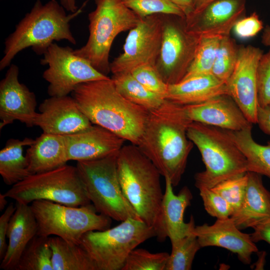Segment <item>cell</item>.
<instances>
[{"label": "cell", "instance_id": "obj_7", "mask_svg": "<svg viewBox=\"0 0 270 270\" xmlns=\"http://www.w3.org/2000/svg\"><path fill=\"white\" fill-rule=\"evenodd\" d=\"M118 153L100 159L77 162L79 176L98 213L118 222L128 218L142 220L122 190L117 172Z\"/></svg>", "mask_w": 270, "mask_h": 270}, {"label": "cell", "instance_id": "obj_26", "mask_svg": "<svg viewBox=\"0 0 270 270\" xmlns=\"http://www.w3.org/2000/svg\"><path fill=\"white\" fill-rule=\"evenodd\" d=\"M34 140L30 138L22 140L10 138L0 150V174L6 185L13 186L30 175L23 148L25 146H30Z\"/></svg>", "mask_w": 270, "mask_h": 270}, {"label": "cell", "instance_id": "obj_29", "mask_svg": "<svg viewBox=\"0 0 270 270\" xmlns=\"http://www.w3.org/2000/svg\"><path fill=\"white\" fill-rule=\"evenodd\" d=\"M111 78L122 96L148 110L158 108L164 100L163 97L144 87L130 72L113 74Z\"/></svg>", "mask_w": 270, "mask_h": 270}, {"label": "cell", "instance_id": "obj_5", "mask_svg": "<svg viewBox=\"0 0 270 270\" xmlns=\"http://www.w3.org/2000/svg\"><path fill=\"white\" fill-rule=\"evenodd\" d=\"M186 134L198 149L206 167L194 175L198 189L212 188L221 182L248 172L246 158L227 130L192 122Z\"/></svg>", "mask_w": 270, "mask_h": 270}, {"label": "cell", "instance_id": "obj_17", "mask_svg": "<svg viewBox=\"0 0 270 270\" xmlns=\"http://www.w3.org/2000/svg\"><path fill=\"white\" fill-rule=\"evenodd\" d=\"M34 126L43 132L65 136L90 127L92 124L83 114L72 96H50L39 106Z\"/></svg>", "mask_w": 270, "mask_h": 270}, {"label": "cell", "instance_id": "obj_22", "mask_svg": "<svg viewBox=\"0 0 270 270\" xmlns=\"http://www.w3.org/2000/svg\"><path fill=\"white\" fill-rule=\"evenodd\" d=\"M16 205L6 234V250L0 266L4 270H16L25 248L37 234V222L30 205L17 202Z\"/></svg>", "mask_w": 270, "mask_h": 270}, {"label": "cell", "instance_id": "obj_48", "mask_svg": "<svg viewBox=\"0 0 270 270\" xmlns=\"http://www.w3.org/2000/svg\"><path fill=\"white\" fill-rule=\"evenodd\" d=\"M7 198L5 196L4 194H0V211L4 210L8 204Z\"/></svg>", "mask_w": 270, "mask_h": 270}, {"label": "cell", "instance_id": "obj_40", "mask_svg": "<svg viewBox=\"0 0 270 270\" xmlns=\"http://www.w3.org/2000/svg\"><path fill=\"white\" fill-rule=\"evenodd\" d=\"M264 28L262 20L256 12H254L238 20L232 30L238 38L247 39L256 36Z\"/></svg>", "mask_w": 270, "mask_h": 270}, {"label": "cell", "instance_id": "obj_14", "mask_svg": "<svg viewBox=\"0 0 270 270\" xmlns=\"http://www.w3.org/2000/svg\"><path fill=\"white\" fill-rule=\"evenodd\" d=\"M262 54L259 48L251 45L239 46L234 70L226 84L228 95L252 124H256L257 121L256 70Z\"/></svg>", "mask_w": 270, "mask_h": 270}, {"label": "cell", "instance_id": "obj_8", "mask_svg": "<svg viewBox=\"0 0 270 270\" xmlns=\"http://www.w3.org/2000/svg\"><path fill=\"white\" fill-rule=\"evenodd\" d=\"M156 236L154 229L143 221L128 218L114 228L86 232L80 245L96 270H122L130 252Z\"/></svg>", "mask_w": 270, "mask_h": 270}, {"label": "cell", "instance_id": "obj_35", "mask_svg": "<svg viewBox=\"0 0 270 270\" xmlns=\"http://www.w3.org/2000/svg\"><path fill=\"white\" fill-rule=\"evenodd\" d=\"M124 4L141 18L162 14L185 18L184 12L170 0H122Z\"/></svg>", "mask_w": 270, "mask_h": 270}, {"label": "cell", "instance_id": "obj_18", "mask_svg": "<svg viewBox=\"0 0 270 270\" xmlns=\"http://www.w3.org/2000/svg\"><path fill=\"white\" fill-rule=\"evenodd\" d=\"M64 138L68 161H88L106 157L118 153L126 141L96 124Z\"/></svg>", "mask_w": 270, "mask_h": 270}, {"label": "cell", "instance_id": "obj_1", "mask_svg": "<svg viewBox=\"0 0 270 270\" xmlns=\"http://www.w3.org/2000/svg\"><path fill=\"white\" fill-rule=\"evenodd\" d=\"M192 122L182 106L164 100L150 110L136 145L173 186L179 184L194 144L186 134Z\"/></svg>", "mask_w": 270, "mask_h": 270}, {"label": "cell", "instance_id": "obj_12", "mask_svg": "<svg viewBox=\"0 0 270 270\" xmlns=\"http://www.w3.org/2000/svg\"><path fill=\"white\" fill-rule=\"evenodd\" d=\"M40 60L48 65L43 78L48 83V93L50 96H68L82 83L110 78L97 70L86 59L74 52L69 46L52 44Z\"/></svg>", "mask_w": 270, "mask_h": 270}, {"label": "cell", "instance_id": "obj_44", "mask_svg": "<svg viewBox=\"0 0 270 270\" xmlns=\"http://www.w3.org/2000/svg\"><path fill=\"white\" fill-rule=\"evenodd\" d=\"M184 12L185 18L189 16L194 11V0H170Z\"/></svg>", "mask_w": 270, "mask_h": 270}, {"label": "cell", "instance_id": "obj_47", "mask_svg": "<svg viewBox=\"0 0 270 270\" xmlns=\"http://www.w3.org/2000/svg\"><path fill=\"white\" fill-rule=\"evenodd\" d=\"M262 43L270 48V26L267 25L264 28L262 36Z\"/></svg>", "mask_w": 270, "mask_h": 270}, {"label": "cell", "instance_id": "obj_45", "mask_svg": "<svg viewBox=\"0 0 270 270\" xmlns=\"http://www.w3.org/2000/svg\"><path fill=\"white\" fill-rule=\"evenodd\" d=\"M216 0H194V11L187 18L199 14L208 5Z\"/></svg>", "mask_w": 270, "mask_h": 270}, {"label": "cell", "instance_id": "obj_20", "mask_svg": "<svg viewBox=\"0 0 270 270\" xmlns=\"http://www.w3.org/2000/svg\"><path fill=\"white\" fill-rule=\"evenodd\" d=\"M192 232L201 248L216 246L227 249L236 254L244 264H250L252 254L258 252L250 235L242 232L230 217L217 219L210 226L204 224L195 226Z\"/></svg>", "mask_w": 270, "mask_h": 270}, {"label": "cell", "instance_id": "obj_11", "mask_svg": "<svg viewBox=\"0 0 270 270\" xmlns=\"http://www.w3.org/2000/svg\"><path fill=\"white\" fill-rule=\"evenodd\" d=\"M200 40L187 29L185 18L163 14L162 44L155 66L166 84L183 79Z\"/></svg>", "mask_w": 270, "mask_h": 270}, {"label": "cell", "instance_id": "obj_43", "mask_svg": "<svg viewBox=\"0 0 270 270\" xmlns=\"http://www.w3.org/2000/svg\"><path fill=\"white\" fill-rule=\"evenodd\" d=\"M256 124L265 134L270 136V104L258 106Z\"/></svg>", "mask_w": 270, "mask_h": 270}, {"label": "cell", "instance_id": "obj_28", "mask_svg": "<svg viewBox=\"0 0 270 270\" xmlns=\"http://www.w3.org/2000/svg\"><path fill=\"white\" fill-rule=\"evenodd\" d=\"M52 250L53 270H96L86 250L80 244H70L57 236L48 238Z\"/></svg>", "mask_w": 270, "mask_h": 270}, {"label": "cell", "instance_id": "obj_31", "mask_svg": "<svg viewBox=\"0 0 270 270\" xmlns=\"http://www.w3.org/2000/svg\"><path fill=\"white\" fill-rule=\"evenodd\" d=\"M172 252L164 270H190L198 251L202 248L196 236L192 232L171 242Z\"/></svg>", "mask_w": 270, "mask_h": 270}, {"label": "cell", "instance_id": "obj_39", "mask_svg": "<svg viewBox=\"0 0 270 270\" xmlns=\"http://www.w3.org/2000/svg\"><path fill=\"white\" fill-rule=\"evenodd\" d=\"M258 106L270 104V49L262 54L256 70Z\"/></svg>", "mask_w": 270, "mask_h": 270}, {"label": "cell", "instance_id": "obj_6", "mask_svg": "<svg viewBox=\"0 0 270 270\" xmlns=\"http://www.w3.org/2000/svg\"><path fill=\"white\" fill-rule=\"evenodd\" d=\"M96 8L88 14L89 36L86 44L74 53L99 72H110L109 55L114 40L120 33L134 28L142 19L122 0H94Z\"/></svg>", "mask_w": 270, "mask_h": 270}, {"label": "cell", "instance_id": "obj_2", "mask_svg": "<svg viewBox=\"0 0 270 270\" xmlns=\"http://www.w3.org/2000/svg\"><path fill=\"white\" fill-rule=\"evenodd\" d=\"M71 94L92 124L137 145L150 110L122 96L111 78L82 83Z\"/></svg>", "mask_w": 270, "mask_h": 270}, {"label": "cell", "instance_id": "obj_38", "mask_svg": "<svg viewBox=\"0 0 270 270\" xmlns=\"http://www.w3.org/2000/svg\"><path fill=\"white\" fill-rule=\"evenodd\" d=\"M198 190L204 208L210 215L217 219H225L232 216V208L220 194L212 188H203Z\"/></svg>", "mask_w": 270, "mask_h": 270}, {"label": "cell", "instance_id": "obj_19", "mask_svg": "<svg viewBox=\"0 0 270 270\" xmlns=\"http://www.w3.org/2000/svg\"><path fill=\"white\" fill-rule=\"evenodd\" d=\"M165 190L161 204L156 237L159 242L168 238L170 242L192 234L195 228L194 220L191 216L188 222H184V213L190 204L192 194L187 186L183 187L178 194L173 191L172 185L166 178Z\"/></svg>", "mask_w": 270, "mask_h": 270}, {"label": "cell", "instance_id": "obj_15", "mask_svg": "<svg viewBox=\"0 0 270 270\" xmlns=\"http://www.w3.org/2000/svg\"><path fill=\"white\" fill-rule=\"evenodd\" d=\"M18 74V67L12 64L0 82V130L15 120L32 127L38 114L36 96L20 82Z\"/></svg>", "mask_w": 270, "mask_h": 270}, {"label": "cell", "instance_id": "obj_16", "mask_svg": "<svg viewBox=\"0 0 270 270\" xmlns=\"http://www.w3.org/2000/svg\"><path fill=\"white\" fill-rule=\"evenodd\" d=\"M246 4V0H217L199 14L185 18L186 27L200 39L229 36L244 16Z\"/></svg>", "mask_w": 270, "mask_h": 270}, {"label": "cell", "instance_id": "obj_42", "mask_svg": "<svg viewBox=\"0 0 270 270\" xmlns=\"http://www.w3.org/2000/svg\"><path fill=\"white\" fill-rule=\"evenodd\" d=\"M252 228L254 232L250 235L254 242L265 241L270 244V217L262 220Z\"/></svg>", "mask_w": 270, "mask_h": 270}, {"label": "cell", "instance_id": "obj_4", "mask_svg": "<svg viewBox=\"0 0 270 270\" xmlns=\"http://www.w3.org/2000/svg\"><path fill=\"white\" fill-rule=\"evenodd\" d=\"M118 175L122 192L144 223L156 232L164 193L160 174L153 163L131 144L117 154Z\"/></svg>", "mask_w": 270, "mask_h": 270}, {"label": "cell", "instance_id": "obj_3", "mask_svg": "<svg viewBox=\"0 0 270 270\" xmlns=\"http://www.w3.org/2000/svg\"><path fill=\"white\" fill-rule=\"evenodd\" d=\"M81 12L82 8L66 14L64 8L56 0L44 4L36 0L30 12L6 39L0 70L10 66L14 56L26 48L31 47L36 54H44L54 41L66 40L76 44L70 24Z\"/></svg>", "mask_w": 270, "mask_h": 270}, {"label": "cell", "instance_id": "obj_9", "mask_svg": "<svg viewBox=\"0 0 270 270\" xmlns=\"http://www.w3.org/2000/svg\"><path fill=\"white\" fill-rule=\"evenodd\" d=\"M16 202L30 204L37 200L78 207L92 204L77 168L65 164L54 170L30 174L4 194Z\"/></svg>", "mask_w": 270, "mask_h": 270}, {"label": "cell", "instance_id": "obj_24", "mask_svg": "<svg viewBox=\"0 0 270 270\" xmlns=\"http://www.w3.org/2000/svg\"><path fill=\"white\" fill-rule=\"evenodd\" d=\"M248 183L242 204L230 218L240 230L253 228L270 217V192L264 186L262 175L247 172Z\"/></svg>", "mask_w": 270, "mask_h": 270}, {"label": "cell", "instance_id": "obj_23", "mask_svg": "<svg viewBox=\"0 0 270 270\" xmlns=\"http://www.w3.org/2000/svg\"><path fill=\"white\" fill-rule=\"evenodd\" d=\"M222 94H228L226 84L210 74L168 84L164 100L186 106L204 102Z\"/></svg>", "mask_w": 270, "mask_h": 270}, {"label": "cell", "instance_id": "obj_36", "mask_svg": "<svg viewBox=\"0 0 270 270\" xmlns=\"http://www.w3.org/2000/svg\"><path fill=\"white\" fill-rule=\"evenodd\" d=\"M248 183V175L246 172L242 176L221 182L212 189L228 203L232 210L233 214L242 204Z\"/></svg>", "mask_w": 270, "mask_h": 270}, {"label": "cell", "instance_id": "obj_13", "mask_svg": "<svg viewBox=\"0 0 270 270\" xmlns=\"http://www.w3.org/2000/svg\"><path fill=\"white\" fill-rule=\"evenodd\" d=\"M163 32V14L142 18L130 30L123 52L110 64L112 74L130 72L142 64L155 66L159 56Z\"/></svg>", "mask_w": 270, "mask_h": 270}, {"label": "cell", "instance_id": "obj_25", "mask_svg": "<svg viewBox=\"0 0 270 270\" xmlns=\"http://www.w3.org/2000/svg\"><path fill=\"white\" fill-rule=\"evenodd\" d=\"M29 146L25 156L30 174L54 170L68 162L64 136L42 132Z\"/></svg>", "mask_w": 270, "mask_h": 270}, {"label": "cell", "instance_id": "obj_46", "mask_svg": "<svg viewBox=\"0 0 270 270\" xmlns=\"http://www.w3.org/2000/svg\"><path fill=\"white\" fill-rule=\"evenodd\" d=\"M76 1V0H60V4L66 11L73 13L78 10Z\"/></svg>", "mask_w": 270, "mask_h": 270}, {"label": "cell", "instance_id": "obj_32", "mask_svg": "<svg viewBox=\"0 0 270 270\" xmlns=\"http://www.w3.org/2000/svg\"><path fill=\"white\" fill-rule=\"evenodd\" d=\"M238 48L230 36L220 38L211 74L226 84L234 70Z\"/></svg>", "mask_w": 270, "mask_h": 270}, {"label": "cell", "instance_id": "obj_37", "mask_svg": "<svg viewBox=\"0 0 270 270\" xmlns=\"http://www.w3.org/2000/svg\"><path fill=\"white\" fill-rule=\"evenodd\" d=\"M130 73L147 89L162 96L164 99L168 84L163 80L155 66L142 64L134 68Z\"/></svg>", "mask_w": 270, "mask_h": 270}, {"label": "cell", "instance_id": "obj_33", "mask_svg": "<svg viewBox=\"0 0 270 270\" xmlns=\"http://www.w3.org/2000/svg\"><path fill=\"white\" fill-rule=\"evenodd\" d=\"M220 40L218 38L200 40L193 60L182 80L211 74Z\"/></svg>", "mask_w": 270, "mask_h": 270}, {"label": "cell", "instance_id": "obj_27", "mask_svg": "<svg viewBox=\"0 0 270 270\" xmlns=\"http://www.w3.org/2000/svg\"><path fill=\"white\" fill-rule=\"evenodd\" d=\"M252 126L240 130H228L232 139L245 156L248 172L270 178V142L262 145L254 140Z\"/></svg>", "mask_w": 270, "mask_h": 270}, {"label": "cell", "instance_id": "obj_34", "mask_svg": "<svg viewBox=\"0 0 270 270\" xmlns=\"http://www.w3.org/2000/svg\"><path fill=\"white\" fill-rule=\"evenodd\" d=\"M169 255L166 252L152 253L136 248L128 255L122 270H164Z\"/></svg>", "mask_w": 270, "mask_h": 270}, {"label": "cell", "instance_id": "obj_41", "mask_svg": "<svg viewBox=\"0 0 270 270\" xmlns=\"http://www.w3.org/2000/svg\"><path fill=\"white\" fill-rule=\"evenodd\" d=\"M16 210V205L10 203L6 208L0 217V259L4 258L6 250L8 244L6 238L9 224L12 216Z\"/></svg>", "mask_w": 270, "mask_h": 270}, {"label": "cell", "instance_id": "obj_30", "mask_svg": "<svg viewBox=\"0 0 270 270\" xmlns=\"http://www.w3.org/2000/svg\"><path fill=\"white\" fill-rule=\"evenodd\" d=\"M48 238L35 236L23 251L16 270H53Z\"/></svg>", "mask_w": 270, "mask_h": 270}, {"label": "cell", "instance_id": "obj_21", "mask_svg": "<svg viewBox=\"0 0 270 270\" xmlns=\"http://www.w3.org/2000/svg\"><path fill=\"white\" fill-rule=\"evenodd\" d=\"M192 122L237 131L252 126L228 94H222L200 104L182 106Z\"/></svg>", "mask_w": 270, "mask_h": 270}, {"label": "cell", "instance_id": "obj_10", "mask_svg": "<svg viewBox=\"0 0 270 270\" xmlns=\"http://www.w3.org/2000/svg\"><path fill=\"white\" fill-rule=\"evenodd\" d=\"M30 206L36 220L37 234L58 236L72 244H80L86 232L110 228L112 218L98 213L92 204L70 206L37 200Z\"/></svg>", "mask_w": 270, "mask_h": 270}]
</instances>
